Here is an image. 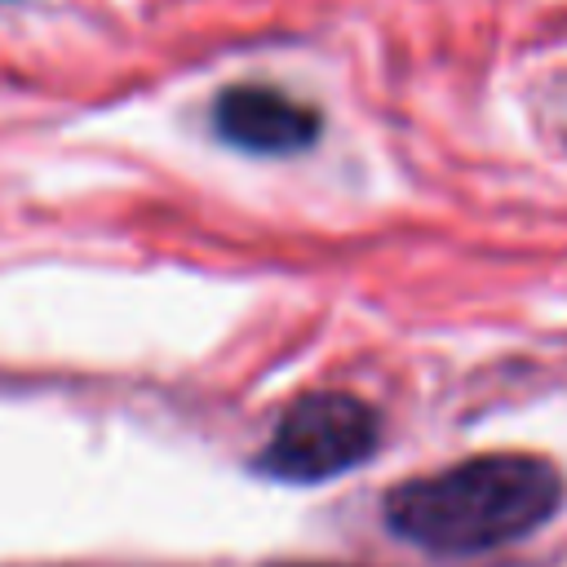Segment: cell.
Listing matches in <instances>:
<instances>
[{"label": "cell", "instance_id": "cell-1", "mask_svg": "<svg viewBox=\"0 0 567 567\" xmlns=\"http://www.w3.org/2000/svg\"><path fill=\"white\" fill-rule=\"evenodd\" d=\"M567 501V478L536 452H483L385 492V527L430 554H487L540 532Z\"/></svg>", "mask_w": 567, "mask_h": 567}, {"label": "cell", "instance_id": "cell-2", "mask_svg": "<svg viewBox=\"0 0 567 567\" xmlns=\"http://www.w3.org/2000/svg\"><path fill=\"white\" fill-rule=\"evenodd\" d=\"M381 416L350 390H310L284 408L275 421L257 470L288 483H323L377 452Z\"/></svg>", "mask_w": 567, "mask_h": 567}, {"label": "cell", "instance_id": "cell-3", "mask_svg": "<svg viewBox=\"0 0 567 567\" xmlns=\"http://www.w3.org/2000/svg\"><path fill=\"white\" fill-rule=\"evenodd\" d=\"M213 128L221 142L248 155H297L319 137V111L275 84H230L213 102Z\"/></svg>", "mask_w": 567, "mask_h": 567}, {"label": "cell", "instance_id": "cell-4", "mask_svg": "<svg viewBox=\"0 0 567 567\" xmlns=\"http://www.w3.org/2000/svg\"><path fill=\"white\" fill-rule=\"evenodd\" d=\"M292 567H332V563H292Z\"/></svg>", "mask_w": 567, "mask_h": 567}]
</instances>
